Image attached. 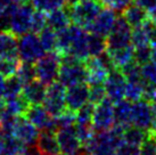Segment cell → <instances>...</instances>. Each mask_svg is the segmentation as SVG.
Wrapping results in <instances>:
<instances>
[{
    "mask_svg": "<svg viewBox=\"0 0 156 155\" xmlns=\"http://www.w3.org/2000/svg\"><path fill=\"white\" fill-rule=\"evenodd\" d=\"M124 130V127L114 124L108 130L96 131L83 150L91 155H116L117 148L123 142Z\"/></svg>",
    "mask_w": 156,
    "mask_h": 155,
    "instance_id": "1",
    "label": "cell"
},
{
    "mask_svg": "<svg viewBox=\"0 0 156 155\" xmlns=\"http://www.w3.org/2000/svg\"><path fill=\"white\" fill-rule=\"evenodd\" d=\"M87 67L83 60L69 54L61 56V67L57 80L64 86L69 87L87 82Z\"/></svg>",
    "mask_w": 156,
    "mask_h": 155,
    "instance_id": "2",
    "label": "cell"
},
{
    "mask_svg": "<svg viewBox=\"0 0 156 155\" xmlns=\"http://www.w3.org/2000/svg\"><path fill=\"white\" fill-rule=\"evenodd\" d=\"M101 9L103 2H100L99 0H80L67 6L71 21L84 30L95 21Z\"/></svg>",
    "mask_w": 156,
    "mask_h": 155,
    "instance_id": "3",
    "label": "cell"
},
{
    "mask_svg": "<svg viewBox=\"0 0 156 155\" xmlns=\"http://www.w3.org/2000/svg\"><path fill=\"white\" fill-rule=\"evenodd\" d=\"M32 4H14L9 10V30L15 35H21L29 33L31 31V22L33 15Z\"/></svg>",
    "mask_w": 156,
    "mask_h": 155,
    "instance_id": "4",
    "label": "cell"
},
{
    "mask_svg": "<svg viewBox=\"0 0 156 155\" xmlns=\"http://www.w3.org/2000/svg\"><path fill=\"white\" fill-rule=\"evenodd\" d=\"M37 79L46 86L58 79L61 67V55L57 52H49L44 54L34 63Z\"/></svg>",
    "mask_w": 156,
    "mask_h": 155,
    "instance_id": "5",
    "label": "cell"
},
{
    "mask_svg": "<svg viewBox=\"0 0 156 155\" xmlns=\"http://www.w3.org/2000/svg\"><path fill=\"white\" fill-rule=\"evenodd\" d=\"M131 26L122 17L116 18L112 30L106 37V52L116 50L132 45L131 43Z\"/></svg>",
    "mask_w": 156,
    "mask_h": 155,
    "instance_id": "6",
    "label": "cell"
},
{
    "mask_svg": "<svg viewBox=\"0 0 156 155\" xmlns=\"http://www.w3.org/2000/svg\"><path fill=\"white\" fill-rule=\"evenodd\" d=\"M66 88L61 81L51 82L47 86V92L44 100V106L54 117L58 116L66 108Z\"/></svg>",
    "mask_w": 156,
    "mask_h": 155,
    "instance_id": "7",
    "label": "cell"
},
{
    "mask_svg": "<svg viewBox=\"0 0 156 155\" xmlns=\"http://www.w3.org/2000/svg\"><path fill=\"white\" fill-rule=\"evenodd\" d=\"M44 54V49L39 37L31 32L20 37L18 40V58L23 62L35 63Z\"/></svg>",
    "mask_w": 156,
    "mask_h": 155,
    "instance_id": "8",
    "label": "cell"
},
{
    "mask_svg": "<svg viewBox=\"0 0 156 155\" xmlns=\"http://www.w3.org/2000/svg\"><path fill=\"white\" fill-rule=\"evenodd\" d=\"M10 135L21 142L26 147L35 146L38 137H39V129L31 123L24 115L16 116L14 120Z\"/></svg>",
    "mask_w": 156,
    "mask_h": 155,
    "instance_id": "9",
    "label": "cell"
},
{
    "mask_svg": "<svg viewBox=\"0 0 156 155\" xmlns=\"http://www.w3.org/2000/svg\"><path fill=\"white\" fill-rule=\"evenodd\" d=\"M115 124L114 119V103L109 98L101 100L95 105L92 116V127L95 131H105L111 129Z\"/></svg>",
    "mask_w": 156,
    "mask_h": 155,
    "instance_id": "10",
    "label": "cell"
},
{
    "mask_svg": "<svg viewBox=\"0 0 156 155\" xmlns=\"http://www.w3.org/2000/svg\"><path fill=\"white\" fill-rule=\"evenodd\" d=\"M61 153L66 155H81L82 144L79 139L74 125L58 128L56 132Z\"/></svg>",
    "mask_w": 156,
    "mask_h": 155,
    "instance_id": "11",
    "label": "cell"
},
{
    "mask_svg": "<svg viewBox=\"0 0 156 155\" xmlns=\"http://www.w3.org/2000/svg\"><path fill=\"white\" fill-rule=\"evenodd\" d=\"M24 116L39 130H57L55 117L41 104L30 105Z\"/></svg>",
    "mask_w": 156,
    "mask_h": 155,
    "instance_id": "12",
    "label": "cell"
},
{
    "mask_svg": "<svg viewBox=\"0 0 156 155\" xmlns=\"http://www.w3.org/2000/svg\"><path fill=\"white\" fill-rule=\"evenodd\" d=\"M126 80L120 69H113L105 81L106 96L113 103L126 98Z\"/></svg>",
    "mask_w": 156,
    "mask_h": 155,
    "instance_id": "13",
    "label": "cell"
},
{
    "mask_svg": "<svg viewBox=\"0 0 156 155\" xmlns=\"http://www.w3.org/2000/svg\"><path fill=\"white\" fill-rule=\"evenodd\" d=\"M132 125L146 131L153 130L152 104L146 99L132 103Z\"/></svg>",
    "mask_w": 156,
    "mask_h": 155,
    "instance_id": "14",
    "label": "cell"
},
{
    "mask_svg": "<svg viewBox=\"0 0 156 155\" xmlns=\"http://www.w3.org/2000/svg\"><path fill=\"white\" fill-rule=\"evenodd\" d=\"M71 32H72V41L67 54L73 55L74 57L81 60H86L90 57L88 49V33L83 27L76 24L71 25Z\"/></svg>",
    "mask_w": 156,
    "mask_h": 155,
    "instance_id": "15",
    "label": "cell"
},
{
    "mask_svg": "<svg viewBox=\"0 0 156 155\" xmlns=\"http://www.w3.org/2000/svg\"><path fill=\"white\" fill-rule=\"evenodd\" d=\"M66 107L76 112L89 102V86L87 82L78 83L66 88Z\"/></svg>",
    "mask_w": 156,
    "mask_h": 155,
    "instance_id": "16",
    "label": "cell"
},
{
    "mask_svg": "<svg viewBox=\"0 0 156 155\" xmlns=\"http://www.w3.org/2000/svg\"><path fill=\"white\" fill-rule=\"evenodd\" d=\"M115 21H116L115 10L106 7V8H103L100 10V13L97 15L95 21L88 26L86 31L91 32V33H97V34L107 37V34L112 30Z\"/></svg>",
    "mask_w": 156,
    "mask_h": 155,
    "instance_id": "17",
    "label": "cell"
},
{
    "mask_svg": "<svg viewBox=\"0 0 156 155\" xmlns=\"http://www.w3.org/2000/svg\"><path fill=\"white\" fill-rule=\"evenodd\" d=\"M37 151L41 155H59L61 148L58 145L56 132L52 130H42L37 140Z\"/></svg>",
    "mask_w": 156,
    "mask_h": 155,
    "instance_id": "18",
    "label": "cell"
},
{
    "mask_svg": "<svg viewBox=\"0 0 156 155\" xmlns=\"http://www.w3.org/2000/svg\"><path fill=\"white\" fill-rule=\"evenodd\" d=\"M46 92H47V86L38 79H34L24 85L22 95L25 97L30 105H39L44 103Z\"/></svg>",
    "mask_w": 156,
    "mask_h": 155,
    "instance_id": "19",
    "label": "cell"
},
{
    "mask_svg": "<svg viewBox=\"0 0 156 155\" xmlns=\"http://www.w3.org/2000/svg\"><path fill=\"white\" fill-rule=\"evenodd\" d=\"M0 57H18V40L10 30L0 31Z\"/></svg>",
    "mask_w": 156,
    "mask_h": 155,
    "instance_id": "20",
    "label": "cell"
},
{
    "mask_svg": "<svg viewBox=\"0 0 156 155\" xmlns=\"http://www.w3.org/2000/svg\"><path fill=\"white\" fill-rule=\"evenodd\" d=\"M122 17L130 24L131 27H138L148 20V12L139 5L130 4L122 10Z\"/></svg>",
    "mask_w": 156,
    "mask_h": 155,
    "instance_id": "21",
    "label": "cell"
},
{
    "mask_svg": "<svg viewBox=\"0 0 156 155\" xmlns=\"http://www.w3.org/2000/svg\"><path fill=\"white\" fill-rule=\"evenodd\" d=\"M115 124L128 128L132 125V103L128 99H122L114 103Z\"/></svg>",
    "mask_w": 156,
    "mask_h": 155,
    "instance_id": "22",
    "label": "cell"
},
{
    "mask_svg": "<svg viewBox=\"0 0 156 155\" xmlns=\"http://www.w3.org/2000/svg\"><path fill=\"white\" fill-rule=\"evenodd\" d=\"M69 23H71V17L69 10L64 7L54 9L47 15V26L56 32L66 29L67 26H69Z\"/></svg>",
    "mask_w": 156,
    "mask_h": 155,
    "instance_id": "23",
    "label": "cell"
},
{
    "mask_svg": "<svg viewBox=\"0 0 156 155\" xmlns=\"http://www.w3.org/2000/svg\"><path fill=\"white\" fill-rule=\"evenodd\" d=\"M133 46L130 45L128 47L120 48L116 50L107 52V55L109 56L112 64L115 69H122L124 65L129 64L130 62H132L133 59Z\"/></svg>",
    "mask_w": 156,
    "mask_h": 155,
    "instance_id": "24",
    "label": "cell"
},
{
    "mask_svg": "<svg viewBox=\"0 0 156 155\" xmlns=\"http://www.w3.org/2000/svg\"><path fill=\"white\" fill-rule=\"evenodd\" d=\"M29 106H30L29 102L21 94L17 97H14V98L6 100V113L13 116L24 115Z\"/></svg>",
    "mask_w": 156,
    "mask_h": 155,
    "instance_id": "25",
    "label": "cell"
},
{
    "mask_svg": "<svg viewBox=\"0 0 156 155\" xmlns=\"http://www.w3.org/2000/svg\"><path fill=\"white\" fill-rule=\"evenodd\" d=\"M23 87H24V83H23L20 78L15 74L13 77L6 78V81H5V88H4V92H2V98L5 100L10 98H14V97H17L22 94L23 91Z\"/></svg>",
    "mask_w": 156,
    "mask_h": 155,
    "instance_id": "26",
    "label": "cell"
},
{
    "mask_svg": "<svg viewBox=\"0 0 156 155\" xmlns=\"http://www.w3.org/2000/svg\"><path fill=\"white\" fill-rule=\"evenodd\" d=\"M88 49L89 55L99 56L106 52V37L97 34V33H88Z\"/></svg>",
    "mask_w": 156,
    "mask_h": 155,
    "instance_id": "27",
    "label": "cell"
},
{
    "mask_svg": "<svg viewBox=\"0 0 156 155\" xmlns=\"http://www.w3.org/2000/svg\"><path fill=\"white\" fill-rule=\"evenodd\" d=\"M26 151V146L18 142L13 135L6 134V139L0 155H22Z\"/></svg>",
    "mask_w": 156,
    "mask_h": 155,
    "instance_id": "28",
    "label": "cell"
},
{
    "mask_svg": "<svg viewBox=\"0 0 156 155\" xmlns=\"http://www.w3.org/2000/svg\"><path fill=\"white\" fill-rule=\"evenodd\" d=\"M40 42L44 47V52H56L57 48V32L46 26L44 30L39 33Z\"/></svg>",
    "mask_w": 156,
    "mask_h": 155,
    "instance_id": "29",
    "label": "cell"
},
{
    "mask_svg": "<svg viewBox=\"0 0 156 155\" xmlns=\"http://www.w3.org/2000/svg\"><path fill=\"white\" fill-rule=\"evenodd\" d=\"M149 131L143 130L138 128V127H128L124 130V136H123V142H130V144H134L140 146L144 142V140L146 139V137L148 136Z\"/></svg>",
    "mask_w": 156,
    "mask_h": 155,
    "instance_id": "30",
    "label": "cell"
},
{
    "mask_svg": "<svg viewBox=\"0 0 156 155\" xmlns=\"http://www.w3.org/2000/svg\"><path fill=\"white\" fill-rule=\"evenodd\" d=\"M21 59L18 57H0V74L5 78L16 74Z\"/></svg>",
    "mask_w": 156,
    "mask_h": 155,
    "instance_id": "31",
    "label": "cell"
},
{
    "mask_svg": "<svg viewBox=\"0 0 156 155\" xmlns=\"http://www.w3.org/2000/svg\"><path fill=\"white\" fill-rule=\"evenodd\" d=\"M122 73L126 81L130 82H144L141 77V65L138 64L136 60H132L129 64L124 65L122 69Z\"/></svg>",
    "mask_w": 156,
    "mask_h": 155,
    "instance_id": "32",
    "label": "cell"
},
{
    "mask_svg": "<svg viewBox=\"0 0 156 155\" xmlns=\"http://www.w3.org/2000/svg\"><path fill=\"white\" fill-rule=\"evenodd\" d=\"M16 75L20 78V80H21L24 85H25V83H29V82H31L32 80H34V79H37L34 63L21 60V63L18 65Z\"/></svg>",
    "mask_w": 156,
    "mask_h": 155,
    "instance_id": "33",
    "label": "cell"
},
{
    "mask_svg": "<svg viewBox=\"0 0 156 155\" xmlns=\"http://www.w3.org/2000/svg\"><path fill=\"white\" fill-rule=\"evenodd\" d=\"M144 82H130L126 81V98L131 103L144 99Z\"/></svg>",
    "mask_w": 156,
    "mask_h": 155,
    "instance_id": "34",
    "label": "cell"
},
{
    "mask_svg": "<svg viewBox=\"0 0 156 155\" xmlns=\"http://www.w3.org/2000/svg\"><path fill=\"white\" fill-rule=\"evenodd\" d=\"M141 77L145 87L156 86V64L154 62L141 65Z\"/></svg>",
    "mask_w": 156,
    "mask_h": 155,
    "instance_id": "35",
    "label": "cell"
},
{
    "mask_svg": "<svg viewBox=\"0 0 156 155\" xmlns=\"http://www.w3.org/2000/svg\"><path fill=\"white\" fill-rule=\"evenodd\" d=\"M47 26V15L44 10H35L32 15V22H31V32L35 34H39L41 31Z\"/></svg>",
    "mask_w": 156,
    "mask_h": 155,
    "instance_id": "36",
    "label": "cell"
},
{
    "mask_svg": "<svg viewBox=\"0 0 156 155\" xmlns=\"http://www.w3.org/2000/svg\"><path fill=\"white\" fill-rule=\"evenodd\" d=\"M95 111V104L88 102L86 105L76 111V123H90L92 124V116Z\"/></svg>",
    "mask_w": 156,
    "mask_h": 155,
    "instance_id": "37",
    "label": "cell"
},
{
    "mask_svg": "<svg viewBox=\"0 0 156 155\" xmlns=\"http://www.w3.org/2000/svg\"><path fill=\"white\" fill-rule=\"evenodd\" d=\"M133 59L140 65H144L148 63L152 58V46L151 45H145V46H139L133 47Z\"/></svg>",
    "mask_w": 156,
    "mask_h": 155,
    "instance_id": "38",
    "label": "cell"
},
{
    "mask_svg": "<svg viewBox=\"0 0 156 155\" xmlns=\"http://www.w3.org/2000/svg\"><path fill=\"white\" fill-rule=\"evenodd\" d=\"M131 43L133 47H139V46H145V45H151L149 38L146 30L144 29V26H138L133 27L132 33H131Z\"/></svg>",
    "mask_w": 156,
    "mask_h": 155,
    "instance_id": "39",
    "label": "cell"
},
{
    "mask_svg": "<svg viewBox=\"0 0 156 155\" xmlns=\"http://www.w3.org/2000/svg\"><path fill=\"white\" fill-rule=\"evenodd\" d=\"M57 129L58 128H65V127H72L76 122V112L69 111L66 108L63 113L55 117Z\"/></svg>",
    "mask_w": 156,
    "mask_h": 155,
    "instance_id": "40",
    "label": "cell"
},
{
    "mask_svg": "<svg viewBox=\"0 0 156 155\" xmlns=\"http://www.w3.org/2000/svg\"><path fill=\"white\" fill-rule=\"evenodd\" d=\"M140 155H156V137L154 130L148 132V136L140 145Z\"/></svg>",
    "mask_w": 156,
    "mask_h": 155,
    "instance_id": "41",
    "label": "cell"
},
{
    "mask_svg": "<svg viewBox=\"0 0 156 155\" xmlns=\"http://www.w3.org/2000/svg\"><path fill=\"white\" fill-rule=\"evenodd\" d=\"M89 86V85H88ZM106 96L105 85H91L89 86V102L92 104H98L104 100Z\"/></svg>",
    "mask_w": 156,
    "mask_h": 155,
    "instance_id": "42",
    "label": "cell"
},
{
    "mask_svg": "<svg viewBox=\"0 0 156 155\" xmlns=\"http://www.w3.org/2000/svg\"><path fill=\"white\" fill-rule=\"evenodd\" d=\"M116 155H140V146L123 142L117 148Z\"/></svg>",
    "mask_w": 156,
    "mask_h": 155,
    "instance_id": "43",
    "label": "cell"
},
{
    "mask_svg": "<svg viewBox=\"0 0 156 155\" xmlns=\"http://www.w3.org/2000/svg\"><path fill=\"white\" fill-rule=\"evenodd\" d=\"M132 0H101V2L108 7V8H112L113 10L115 12H119V10H123L126 6H129L131 4Z\"/></svg>",
    "mask_w": 156,
    "mask_h": 155,
    "instance_id": "44",
    "label": "cell"
},
{
    "mask_svg": "<svg viewBox=\"0 0 156 155\" xmlns=\"http://www.w3.org/2000/svg\"><path fill=\"white\" fill-rule=\"evenodd\" d=\"M31 4L35 9L49 13V0H31Z\"/></svg>",
    "mask_w": 156,
    "mask_h": 155,
    "instance_id": "45",
    "label": "cell"
},
{
    "mask_svg": "<svg viewBox=\"0 0 156 155\" xmlns=\"http://www.w3.org/2000/svg\"><path fill=\"white\" fill-rule=\"evenodd\" d=\"M14 4L13 0H0V13H9Z\"/></svg>",
    "mask_w": 156,
    "mask_h": 155,
    "instance_id": "46",
    "label": "cell"
},
{
    "mask_svg": "<svg viewBox=\"0 0 156 155\" xmlns=\"http://www.w3.org/2000/svg\"><path fill=\"white\" fill-rule=\"evenodd\" d=\"M65 5H67V0H49V12L57 8H62Z\"/></svg>",
    "mask_w": 156,
    "mask_h": 155,
    "instance_id": "47",
    "label": "cell"
},
{
    "mask_svg": "<svg viewBox=\"0 0 156 155\" xmlns=\"http://www.w3.org/2000/svg\"><path fill=\"white\" fill-rule=\"evenodd\" d=\"M134 4L139 5L145 9H149L156 4V0H133Z\"/></svg>",
    "mask_w": 156,
    "mask_h": 155,
    "instance_id": "48",
    "label": "cell"
},
{
    "mask_svg": "<svg viewBox=\"0 0 156 155\" xmlns=\"http://www.w3.org/2000/svg\"><path fill=\"white\" fill-rule=\"evenodd\" d=\"M148 18L156 24V4L148 9Z\"/></svg>",
    "mask_w": 156,
    "mask_h": 155,
    "instance_id": "49",
    "label": "cell"
},
{
    "mask_svg": "<svg viewBox=\"0 0 156 155\" xmlns=\"http://www.w3.org/2000/svg\"><path fill=\"white\" fill-rule=\"evenodd\" d=\"M5 113H6V100L2 97H0V122L2 120Z\"/></svg>",
    "mask_w": 156,
    "mask_h": 155,
    "instance_id": "50",
    "label": "cell"
},
{
    "mask_svg": "<svg viewBox=\"0 0 156 155\" xmlns=\"http://www.w3.org/2000/svg\"><path fill=\"white\" fill-rule=\"evenodd\" d=\"M153 111V130H156V102L152 103Z\"/></svg>",
    "mask_w": 156,
    "mask_h": 155,
    "instance_id": "51",
    "label": "cell"
},
{
    "mask_svg": "<svg viewBox=\"0 0 156 155\" xmlns=\"http://www.w3.org/2000/svg\"><path fill=\"white\" fill-rule=\"evenodd\" d=\"M5 139H6V134H5L2 129L0 128V153L2 151V147H4V144H5Z\"/></svg>",
    "mask_w": 156,
    "mask_h": 155,
    "instance_id": "52",
    "label": "cell"
},
{
    "mask_svg": "<svg viewBox=\"0 0 156 155\" xmlns=\"http://www.w3.org/2000/svg\"><path fill=\"white\" fill-rule=\"evenodd\" d=\"M5 81H6V78H5L2 74H0V97L2 96V92H4Z\"/></svg>",
    "mask_w": 156,
    "mask_h": 155,
    "instance_id": "53",
    "label": "cell"
},
{
    "mask_svg": "<svg viewBox=\"0 0 156 155\" xmlns=\"http://www.w3.org/2000/svg\"><path fill=\"white\" fill-rule=\"evenodd\" d=\"M151 60L156 64V45L152 46V58H151Z\"/></svg>",
    "mask_w": 156,
    "mask_h": 155,
    "instance_id": "54",
    "label": "cell"
},
{
    "mask_svg": "<svg viewBox=\"0 0 156 155\" xmlns=\"http://www.w3.org/2000/svg\"><path fill=\"white\" fill-rule=\"evenodd\" d=\"M22 155H41L38 151H30V150H26Z\"/></svg>",
    "mask_w": 156,
    "mask_h": 155,
    "instance_id": "55",
    "label": "cell"
},
{
    "mask_svg": "<svg viewBox=\"0 0 156 155\" xmlns=\"http://www.w3.org/2000/svg\"><path fill=\"white\" fill-rule=\"evenodd\" d=\"M15 4H24V2H29V0H13Z\"/></svg>",
    "mask_w": 156,
    "mask_h": 155,
    "instance_id": "56",
    "label": "cell"
},
{
    "mask_svg": "<svg viewBox=\"0 0 156 155\" xmlns=\"http://www.w3.org/2000/svg\"><path fill=\"white\" fill-rule=\"evenodd\" d=\"M78 1H80V0H67V6L75 4V2H78Z\"/></svg>",
    "mask_w": 156,
    "mask_h": 155,
    "instance_id": "57",
    "label": "cell"
},
{
    "mask_svg": "<svg viewBox=\"0 0 156 155\" xmlns=\"http://www.w3.org/2000/svg\"><path fill=\"white\" fill-rule=\"evenodd\" d=\"M154 134H155V137H156V130H154Z\"/></svg>",
    "mask_w": 156,
    "mask_h": 155,
    "instance_id": "58",
    "label": "cell"
},
{
    "mask_svg": "<svg viewBox=\"0 0 156 155\" xmlns=\"http://www.w3.org/2000/svg\"><path fill=\"white\" fill-rule=\"evenodd\" d=\"M59 155H66V154H63V153H62V154H59Z\"/></svg>",
    "mask_w": 156,
    "mask_h": 155,
    "instance_id": "59",
    "label": "cell"
},
{
    "mask_svg": "<svg viewBox=\"0 0 156 155\" xmlns=\"http://www.w3.org/2000/svg\"><path fill=\"white\" fill-rule=\"evenodd\" d=\"M87 155H91V154H87Z\"/></svg>",
    "mask_w": 156,
    "mask_h": 155,
    "instance_id": "60",
    "label": "cell"
}]
</instances>
